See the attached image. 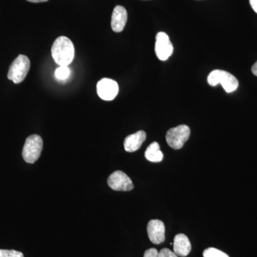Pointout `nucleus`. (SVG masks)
Returning a JSON list of instances; mask_svg holds the SVG:
<instances>
[{
	"label": "nucleus",
	"mask_w": 257,
	"mask_h": 257,
	"mask_svg": "<svg viewBox=\"0 0 257 257\" xmlns=\"http://www.w3.org/2000/svg\"><path fill=\"white\" fill-rule=\"evenodd\" d=\"M51 51L53 60L58 65L68 67L74 60V47L68 37L62 36L56 39Z\"/></svg>",
	"instance_id": "f257e3e1"
},
{
	"label": "nucleus",
	"mask_w": 257,
	"mask_h": 257,
	"mask_svg": "<svg viewBox=\"0 0 257 257\" xmlns=\"http://www.w3.org/2000/svg\"><path fill=\"white\" fill-rule=\"evenodd\" d=\"M207 82L212 87L221 84L227 93L234 92L239 87V81L234 75L221 69H215L210 72L207 77Z\"/></svg>",
	"instance_id": "f03ea898"
},
{
	"label": "nucleus",
	"mask_w": 257,
	"mask_h": 257,
	"mask_svg": "<svg viewBox=\"0 0 257 257\" xmlns=\"http://www.w3.org/2000/svg\"><path fill=\"white\" fill-rule=\"evenodd\" d=\"M30 69V61L25 55H19L10 65L8 77L15 84L23 82Z\"/></svg>",
	"instance_id": "7ed1b4c3"
},
{
	"label": "nucleus",
	"mask_w": 257,
	"mask_h": 257,
	"mask_svg": "<svg viewBox=\"0 0 257 257\" xmlns=\"http://www.w3.org/2000/svg\"><path fill=\"white\" fill-rule=\"evenodd\" d=\"M43 148V140L37 135L28 137L25 141L23 150V157L25 162L33 164L41 155Z\"/></svg>",
	"instance_id": "20e7f679"
},
{
	"label": "nucleus",
	"mask_w": 257,
	"mask_h": 257,
	"mask_svg": "<svg viewBox=\"0 0 257 257\" xmlns=\"http://www.w3.org/2000/svg\"><path fill=\"white\" fill-rule=\"evenodd\" d=\"M190 128L185 124L179 125L170 128L166 135V140L169 146L174 150H180L190 136Z\"/></svg>",
	"instance_id": "39448f33"
},
{
	"label": "nucleus",
	"mask_w": 257,
	"mask_h": 257,
	"mask_svg": "<svg viewBox=\"0 0 257 257\" xmlns=\"http://www.w3.org/2000/svg\"><path fill=\"white\" fill-rule=\"evenodd\" d=\"M173 45L168 35L163 32L157 33L155 43V53L157 58L161 61L167 60L173 53Z\"/></svg>",
	"instance_id": "423d86ee"
},
{
	"label": "nucleus",
	"mask_w": 257,
	"mask_h": 257,
	"mask_svg": "<svg viewBox=\"0 0 257 257\" xmlns=\"http://www.w3.org/2000/svg\"><path fill=\"white\" fill-rule=\"evenodd\" d=\"M96 91L103 100L111 101L119 92V85L116 81L109 78L101 79L96 85Z\"/></svg>",
	"instance_id": "0eeeda50"
},
{
	"label": "nucleus",
	"mask_w": 257,
	"mask_h": 257,
	"mask_svg": "<svg viewBox=\"0 0 257 257\" xmlns=\"http://www.w3.org/2000/svg\"><path fill=\"white\" fill-rule=\"evenodd\" d=\"M108 185L115 191L127 192L134 188L131 179L121 171L113 172L107 179Z\"/></svg>",
	"instance_id": "6e6552de"
},
{
	"label": "nucleus",
	"mask_w": 257,
	"mask_h": 257,
	"mask_svg": "<svg viewBox=\"0 0 257 257\" xmlns=\"http://www.w3.org/2000/svg\"><path fill=\"white\" fill-rule=\"evenodd\" d=\"M147 233L150 241L155 244L163 243L165 240V226L163 221L153 219L147 224Z\"/></svg>",
	"instance_id": "1a4fd4ad"
},
{
	"label": "nucleus",
	"mask_w": 257,
	"mask_h": 257,
	"mask_svg": "<svg viewBox=\"0 0 257 257\" xmlns=\"http://www.w3.org/2000/svg\"><path fill=\"white\" fill-rule=\"evenodd\" d=\"M127 21V12L124 7H115L111 15V26L114 32H121L124 30Z\"/></svg>",
	"instance_id": "9d476101"
},
{
	"label": "nucleus",
	"mask_w": 257,
	"mask_h": 257,
	"mask_svg": "<svg viewBox=\"0 0 257 257\" xmlns=\"http://www.w3.org/2000/svg\"><path fill=\"white\" fill-rule=\"evenodd\" d=\"M173 246L174 252L178 256H187L192 249V245L189 238L184 234L176 235Z\"/></svg>",
	"instance_id": "9b49d317"
},
{
	"label": "nucleus",
	"mask_w": 257,
	"mask_h": 257,
	"mask_svg": "<svg viewBox=\"0 0 257 257\" xmlns=\"http://www.w3.org/2000/svg\"><path fill=\"white\" fill-rule=\"evenodd\" d=\"M147 135L144 131L128 135L124 140V150L127 152H134L141 147L144 142L146 140Z\"/></svg>",
	"instance_id": "f8f14e48"
},
{
	"label": "nucleus",
	"mask_w": 257,
	"mask_h": 257,
	"mask_svg": "<svg viewBox=\"0 0 257 257\" xmlns=\"http://www.w3.org/2000/svg\"><path fill=\"white\" fill-rule=\"evenodd\" d=\"M145 158L152 162H160L163 160V153L160 150V145L155 142L147 147L145 153Z\"/></svg>",
	"instance_id": "ddd939ff"
},
{
	"label": "nucleus",
	"mask_w": 257,
	"mask_h": 257,
	"mask_svg": "<svg viewBox=\"0 0 257 257\" xmlns=\"http://www.w3.org/2000/svg\"><path fill=\"white\" fill-rule=\"evenodd\" d=\"M71 71L68 67L65 66H60L55 71L56 78L60 81H65L70 76Z\"/></svg>",
	"instance_id": "4468645a"
},
{
	"label": "nucleus",
	"mask_w": 257,
	"mask_h": 257,
	"mask_svg": "<svg viewBox=\"0 0 257 257\" xmlns=\"http://www.w3.org/2000/svg\"><path fill=\"white\" fill-rule=\"evenodd\" d=\"M204 257H229L226 253L217 248L210 247L204 250L203 252Z\"/></svg>",
	"instance_id": "2eb2a0df"
},
{
	"label": "nucleus",
	"mask_w": 257,
	"mask_h": 257,
	"mask_svg": "<svg viewBox=\"0 0 257 257\" xmlns=\"http://www.w3.org/2000/svg\"><path fill=\"white\" fill-rule=\"evenodd\" d=\"M0 257H24V255L15 250L0 249Z\"/></svg>",
	"instance_id": "dca6fc26"
},
{
	"label": "nucleus",
	"mask_w": 257,
	"mask_h": 257,
	"mask_svg": "<svg viewBox=\"0 0 257 257\" xmlns=\"http://www.w3.org/2000/svg\"><path fill=\"white\" fill-rule=\"evenodd\" d=\"M158 257H179L174 251L169 248H162L159 252Z\"/></svg>",
	"instance_id": "f3484780"
},
{
	"label": "nucleus",
	"mask_w": 257,
	"mask_h": 257,
	"mask_svg": "<svg viewBox=\"0 0 257 257\" xmlns=\"http://www.w3.org/2000/svg\"><path fill=\"white\" fill-rule=\"evenodd\" d=\"M159 251L156 248H152L147 250L144 254V257H158Z\"/></svg>",
	"instance_id": "a211bd4d"
},
{
	"label": "nucleus",
	"mask_w": 257,
	"mask_h": 257,
	"mask_svg": "<svg viewBox=\"0 0 257 257\" xmlns=\"http://www.w3.org/2000/svg\"><path fill=\"white\" fill-rule=\"evenodd\" d=\"M250 5L257 14V0H249Z\"/></svg>",
	"instance_id": "6ab92c4d"
},
{
	"label": "nucleus",
	"mask_w": 257,
	"mask_h": 257,
	"mask_svg": "<svg viewBox=\"0 0 257 257\" xmlns=\"http://www.w3.org/2000/svg\"><path fill=\"white\" fill-rule=\"evenodd\" d=\"M251 72H252L253 75L257 77V62L251 67Z\"/></svg>",
	"instance_id": "aec40b11"
},
{
	"label": "nucleus",
	"mask_w": 257,
	"mask_h": 257,
	"mask_svg": "<svg viewBox=\"0 0 257 257\" xmlns=\"http://www.w3.org/2000/svg\"><path fill=\"white\" fill-rule=\"evenodd\" d=\"M27 1L30 2V3H45V2L48 1V0H27Z\"/></svg>",
	"instance_id": "412c9836"
}]
</instances>
